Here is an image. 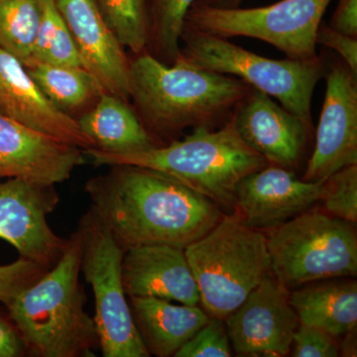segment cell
I'll return each mask as SVG.
<instances>
[{
    "label": "cell",
    "instance_id": "cell-7",
    "mask_svg": "<svg viewBox=\"0 0 357 357\" xmlns=\"http://www.w3.org/2000/svg\"><path fill=\"white\" fill-rule=\"evenodd\" d=\"M266 241L271 273L289 292L312 282L356 276L354 223L318 208L268 230Z\"/></svg>",
    "mask_w": 357,
    "mask_h": 357
},
{
    "label": "cell",
    "instance_id": "cell-32",
    "mask_svg": "<svg viewBox=\"0 0 357 357\" xmlns=\"http://www.w3.org/2000/svg\"><path fill=\"white\" fill-rule=\"evenodd\" d=\"M330 26L338 32L357 38V0H338Z\"/></svg>",
    "mask_w": 357,
    "mask_h": 357
},
{
    "label": "cell",
    "instance_id": "cell-17",
    "mask_svg": "<svg viewBox=\"0 0 357 357\" xmlns=\"http://www.w3.org/2000/svg\"><path fill=\"white\" fill-rule=\"evenodd\" d=\"M75 40L84 68L107 93L128 100L129 62L96 0H55Z\"/></svg>",
    "mask_w": 357,
    "mask_h": 357
},
{
    "label": "cell",
    "instance_id": "cell-31",
    "mask_svg": "<svg viewBox=\"0 0 357 357\" xmlns=\"http://www.w3.org/2000/svg\"><path fill=\"white\" fill-rule=\"evenodd\" d=\"M317 44H321L340 54L347 66L357 75V39L333 29L330 25H319Z\"/></svg>",
    "mask_w": 357,
    "mask_h": 357
},
{
    "label": "cell",
    "instance_id": "cell-33",
    "mask_svg": "<svg viewBox=\"0 0 357 357\" xmlns=\"http://www.w3.org/2000/svg\"><path fill=\"white\" fill-rule=\"evenodd\" d=\"M25 352L24 342L17 330L0 318V357L22 356Z\"/></svg>",
    "mask_w": 357,
    "mask_h": 357
},
{
    "label": "cell",
    "instance_id": "cell-19",
    "mask_svg": "<svg viewBox=\"0 0 357 357\" xmlns=\"http://www.w3.org/2000/svg\"><path fill=\"white\" fill-rule=\"evenodd\" d=\"M134 323L150 354L175 356L211 317L199 306L174 305L159 298L131 297Z\"/></svg>",
    "mask_w": 357,
    "mask_h": 357
},
{
    "label": "cell",
    "instance_id": "cell-29",
    "mask_svg": "<svg viewBox=\"0 0 357 357\" xmlns=\"http://www.w3.org/2000/svg\"><path fill=\"white\" fill-rule=\"evenodd\" d=\"M49 269L50 268L23 257L10 264L0 265V302L4 305L10 302Z\"/></svg>",
    "mask_w": 357,
    "mask_h": 357
},
{
    "label": "cell",
    "instance_id": "cell-12",
    "mask_svg": "<svg viewBox=\"0 0 357 357\" xmlns=\"http://www.w3.org/2000/svg\"><path fill=\"white\" fill-rule=\"evenodd\" d=\"M326 91L316 143L303 180L325 182L357 164V75L344 63L326 70Z\"/></svg>",
    "mask_w": 357,
    "mask_h": 357
},
{
    "label": "cell",
    "instance_id": "cell-4",
    "mask_svg": "<svg viewBox=\"0 0 357 357\" xmlns=\"http://www.w3.org/2000/svg\"><path fill=\"white\" fill-rule=\"evenodd\" d=\"M84 154L96 166H139L165 174L223 208H234L236 188L241 178L268 165L244 142L232 117L218 129L194 128L184 139L137 153L114 154L89 148Z\"/></svg>",
    "mask_w": 357,
    "mask_h": 357
},
{
    "label": "cell",
    "instance_id": "cell-22",
    "mask_svg": "<svg viewBox=\"0 0 357 357\" xmlns=\"http://www.w3.org/2000/svg\"><path fill=\"white\" fill-rule=\"evenodd\" d=\"M26 69L48 100L70 116L73 112L93 107L107 93L98 77L81 66L36 63Z\"/></svg>",
    "mask_w": 357,
    "mask_h": 357
},
{
    "label": "cell",
    "instance_id": "cell-14",
    "mask_svg": "<svg viewBox=\"0 0 357 357\" xmlns=\"http://www.w3.org/2000/svg\"><path fill=\"white\" fill-rule=\"evenodd\" d=\"M84 162V150L0 114V181L55 185Z\"/></svg>",
    "mask_w": 357,
    "mask_h": 357
},
{
    "label": "cell",
    "instance_id": "cell-5",
    "mask_svg": "<svg viewBox=\"0 0 357 357\" xmlns=\"http://www.w3.org/2000/svg\"><path fill=\"white\" fill-rule=\"evenodd\" d=\"M185 255L198 284L199 304L211 318H227L271 273L266 236L236 213L223 215Z\"/></svg>",
    "mask_w": 357,
    "mask_h": 357
},
{
    "label": "cell",
    "instance_id": "cell-2",
    "mask_svg": "<svg viewBox=\"0 0 357 357\" xmlns=\"http://www.w3.org/2000/svg\"><path fill=\"white\" fill-rule=\"evenodd\" d=\"M251 86L238 77L161 62L146 50L129 62L128 95L152 137L229 121ZM155 139V138H154Z\"/></svg>",
    "mask_w": 357,
    "mask_h": 357
},
{
    "label": "cell",
    "instance_id": "cell-24",
    "mask_svg": "<svg viewBox=\"0 0 357 357\" xmlns=\"http://www.w3.org/2000/svg\"><path fill=\"white\" fill-rule=\"evenodd\" d=\"M39 20L38 0H0V49L29 64Z\"/></svg>",
    "mask_w": 357,
    "mask_h": 357
},
{
    "label": "cell",
    "instance_id": "cell-34",
    "mask_svg": "<svg viewBox=\"0 0 357 357\" xmlns=\"http://www.w3.org/2000/svg\"><path fill=\"white\" fill-rule=\"evenodd\" d=\"M243 1V0H197L196 2L215 8H237Z\"/></svg>",
    "mask_w": 357,
    "mask_h": 357
},
{
    "label": "cell",
    "instance_id": "cell-20",
    "mask_svg": "<svg viewBox=\"0 0 357 357\" xmlns=\"http://www.w3.org/2000/svg\"><path fill=\"white\" fill-rule=\"evenodd\" d=\"M289 301L302 325L325 331L337 338L356 328V280L312 282L290 291Z\"/></svg>",
    "mask_w": 357,
    "mask_h": 357
},
{
    "label": "cell",
    "instance_id": "cell-3",
    "mask_svg": "<svg viewBox=\"0 0 357 357\" xmlns=\"http://www.w3.org/2000/svg\"><path fill=\"white\" fill-rule=\"evenodd\" d=\"M81 255V234L77 229L67 239L58 262L6 305L32 356H95L93 349L100 347L95 321L84 310Z\"/></svg>",
    "mask_w": 357,
    "mask_h": 357
},
{
    "label": "cell",
    "instance_id": "cell-18",
    "mask_svg": "<svg viewBox=\"0 0 357 357\" xmlns=\"http://www.w3.org/2000/svg\"><path fill=\"white\" fill-rule=\"evenodd\" d=\"M121 274L129 298H159L199 306L198 284L185 249L167 244L126 249L122 258Z\"/></svg>",
    "mask_w": 357,
    "mask_h": 357
},
{
    "label": "cell",
    "instance_id": "cell-13",
    "mask_svg": "<svg viewBox=\"0 0 357 357\" xmlns=\"http://www.w3.org/2000/svg\"><path fill=\"white\" fill-rule=\"evenodd\" d=\"M325 182L301 180L293 170L268 164L236 188L234 208L251 229L268 231L321 201Z\"/></svg>",
    "mask_w": 357,
    "mask_h": 357
},
{
    "label": "cell",
    "instance_id": "cell-9",
    "mask_svg": "<svg viewBox=\"0 0 357 357\" xmlns=\"http://www.w3.org/2000/svg\"><path fill=\"white\" fill-rule=\"evenodd\" d=\"M332 0H281L257 8H215L195 2L185 24L215 36L262 40L289 59L310 60L316 53L317 32Z\"/></svg>",
    "mask_w": 357,
    "mask_h": 357
},
{
    "label": "cell",
    "instance_id": "cell-28",
    "mask_svg": "<svg viewBox=\"0 0 357 357\" xmlns=\"http://www.w3.org/2000/svg\"><path fill=\"white\" fill-rule=\"evenodd\" d=\"M231 344L225 321L211 318L175 354V357H229Z\"/></svg>",
    "mask_w": 357,
    "mask_h": 357
},
{
    "label": "cell",
    "instance_id": "cell-11",
    "mask_svg": "<svg viewBox=\"0 0 357 357\" xmlns=\"http://www.w3.org/2000/svg\"><path fill=\"white\" fill-rule=\"evenodd\" d=\"M289 291L270 273L236 310L223 319L237 356L283 357L290 354L299 319Z\"/></svg>",
    "mask_w": 357,
    "mask_h": 357
},
{
    "label": "cell",
    "instance_id": "cell-8",
    "mask_svg": "<svg viewBox=\"0 0 357 357\" xmlns=\"http://www.w3.org/2000/svg\"><path fill=\"white\" fill-rule=\"evenodd\" d=\"M82 239L81 272L93 289V321L105 357L151 356L134 323L122 281L124 250L89 208L77 227Z\"/></svg>",
    "mask_w": 357,
    "mask_h": 357
},
{
    "label": "cell",
    "instance_id": "cell-16",
    "mask_svg": "<svg viewBox=\"0 0 357 357\" xmlns=\"http://www.w3.org/2000/svg\"><path fill=\"white\" fill-rule=\"evenodd\" d=\"M0 114L86 150L95 148L76 119L57 109L17 58L0 49Z\"/></svg>",
    "mask_w": 357,
    "mask_h": 357
},
{
    "label": "cell",
    "instance_id": "cell-26",
    "mask_svg": "<svg viewBox=\"0 0 357 357\" xmlns=\"http://www.w3.org/2000/svg\"><path fill=\"white\" fill-rule=\"evenodd\" d=\"M196 1L155 0L150 16L149 44L153 49L152 55L161 62L171 65L177 59L185 16Z\"/></svg>",
    "mask_w": 357,
    "mask_h": 357
},
{
    "label": "cell",
    "instance_id": "cell-21",
    "mask_svg": "<svg viewBox=\"0 0 357 357\" xmlns=\"http://www.w3.org/2000/svg\"><path fill=\"white\" fill-rule=\"evenodd\" d=\"M77 121L95 148L109 153H137L158 145L128 100L112 93H103Z\"/></svg>",
    "mask_w": 357,
    "mask_h": 357
},
{
    "label": "cell",
    "instance_id": "cell-10",
    "mask_svg": "<svg viewBox=\"0 0 357 357\" xmlns=\"http://www.w3.org/2000/svg\"><path fill=\"white\" fill-rule=\"evenodd\" d=\"M54 187L16 178L0 181V238L20 257L49 268L58 262L67 244L47 222L59 204Z\"/></svg>",
    "mask_w": 357,
    "mask_h": 357
},
{
    "label": "cell",
    "instance_id": "cell-15",
    "mask_svg": "<svg viewBox=\"0 0 357 357\" xmlns=\"http://www.w3.org/2000/svg\"><path fill=\"white\" fill-rule=\"evenodd\" d=\"M232 119L244 142L268 164L290 170L299 166L312 128L271 96L251 88Z\"/></svg>",
    "mask_w": 357,
    "mask_h": 357
},
{
    "label": "cell",
    "instance_id": "cell-25",
    "mask_svg": "<svg viewBox=\"0 0 357 357\" xmlns=\"http://www.w3.org/2000/svg\"><path fill=\"white\" fill-rule=\"evenodd\" d=\"M105 21L123 48L137 55L149 44L147 0H96Z\"/></svg>",
    "mask_w": 357,
    "mask_h": 357
},
{
    "label": "cell",
    "instance_id": "cell-6",
    "mask_svg": "<svg viewBox=\"0 0 357 357\" xmlns=\"http://www.w3.org/2000/svg\"><path fill=\"white\" fill-rule=\"evenodd\" d=\"M177 59L199 69L238 77L251 88L276 98L284 109L312 128V93L326 73L319 57L273 60L185 24Z\"/></svg>",
    "mask_w": 357,
    "mask_h": 357
},
{
    "label": "cell",
    "instance_id": "cell-27",
    "mask_svg": "<svg viewBox=\"0 0 357 357\" xmlns=\"http://www.w3.org/2000/svg\"><path fill=\"white\" fill-rule=\"evenodd\" d=\"M321 201L326 213L356 225L357 164L340 169L325 181V191Z\"/></svg>",
    "mask_w": 357,
    "mask_h": 357
},
{
    "label": "cell",
    "instance_id": "cell-1",
    "mask_svg": "<svg viewBox=\"0 0 357 357\" xmlns=\"http://www.w3.org/2000/svg\"><path fill=\"white\" fill-rule=\"evenodd\" d=\"M86 185L93 210L124 251L167 244L185 249L225 213L210 199L152 169L110 166Z\"/></svg>",
    "mask_w": 357,
    "mask_h": 357
},
{
    "label": "cell",
    "instance_id": "cell-23",
    "mask_svg": "<svg viewBox=\"0 0 357 357\" xmlns=\"http://www.w3.org/2000/svg\"><path fill=\"white\" fill-rule=\"evenodd\" d=\"M38 29L33 48L31 62L27 66L41 63L84 67L77 45L55 0H38Z\"/></svg>",
    "mask_w": 357,
    "mask_h": 357
},
{
    "label": "cell",
    "instance_id": "cell-30",
    "mask_svg": "<svg viewBox=\"0 0 357 357\" xmlns=\"http://www.w3.org/2000/svg\"><path fill=\"white\" fill-rule=\"evenodd\" d=\"M290 354L294 357H337L340 347L337 337L325 331L300 324L294 333Z\"/></svg>",
    "mask_w": 357,
    "mask_h": 357
}]
</instances>
